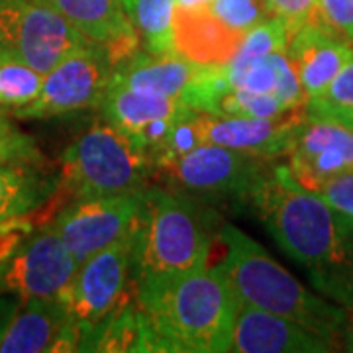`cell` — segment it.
Here are the masks:
<instances>
[{
	"label": "cell",
	"mask_w": 353,
	"mask_h": 353,
	"mask_svg": "<svg viewBox=\"0 0 353 353\" xmlns=\"http://www.w3.org/2000/svg\"><path fill=\"white\" fill-rule=\"evenodd\" d=\"M122 4L138 32L141 50L155 55L176 53L173 46L175 0H122Z\"/></svg>",
	"instance_id": "obj_24"
},
{
	"label": "cell",
	"mask_w": 353,
	"mask_h": 353,
	"mask_svg": "<svg viewBox=\"0 0 353 353\" xmlns=\"http://www.w3.org/2000/svg\"><path fill=\"white\" fill-rule=\"evenodd\" d=\"M312 22L353 43V0H316Z\"/></svg>",
	"instance_id": "obj_32"
},
{
	"label": "cell",
	"mask_w": 353,
	"mask_h": 353,
	"mask_svg": "<svg viewBox=\"0 0 353 353\" xmlns=\"http://www.w3.org/2000/svg\"><path fill=\"white\" fill-rule=\"evenodd\" d=\"M81 322L63 301H28L20 304L0 338V353L79 352Z\"/></svg>",
	"instance_id": "obj_14"
},
{
	"label": "cell",
	"mask_w": 353,
	"mask_h": 353,
	"mask_svg": "<svg viewBox=\"0 0 353 353\" xmlns=\"http://www.w3.org/2000/svg\"><path fill=\"white\" fill-rule=\"evenodd\" d=\"M287 55L310 101L320 97L350 61L353 43L316 22H308L289 38Z\"/></svg>",
	"instance_id": "obj_18"
},
{
	"label": "cell",
	"mask_w": 353,
	"mask_h": 353,
	"mask_svg": "<svg viewBox=\"0 0 353 353\" xmlns=\"http://www.w3.org/2000/svg\"><path fill=\"white\" fill-rule=\"evenodd\" d=\"M304 108L285 114L281 118H243L196 112L194 124L199 130L201 143H214L265 161H273L287 152L290 134L301 120Z\"/></svg>",
	"instance_id": "obj_15"
},
{
	"label": "cell",
	"mask_w": 353,
	"mask_h": 353,
	"mask_svg": "<svg viewBox=\"0 0 353 353\" xmlns=\"http://www.w3.org/2000/svg\"><path fill=\"white\" fill-rule=\"evenodd\" d=\"M269 18H277L287 26L289 36L299 28L312 22L316 0H263Z\"/></svg>",
	"instance_id": "obj_33"
},
{
	"label": "cell",
	"mask_w": 353,
	"mask_h": 353,
	"mask_svg": "<svg viewBox=\"0 0 353 353\" xmlns=\"http://www.w3.org/2000/svg\"><path fill=\"white\" fill-rule=\"evenodd\" d=\"M306 110L314 114L336 116L340 120H347L353 116V55L350 61L341 67V71L334 77L328 88L306 102Z\"/></svg>",
	"instance_id": "obj_30"
},
{
	"label": "cell",
	"mask_w": 353,
	"mask_h": 353,
	"mask_svg": "<svg viewBox=\"0 0 353 353\" xmlns=\"http://www.w3.org/2000/svg\"><path fill=\"white\" fill-rule=\"evenodd\" d=\"M20 304L22 303L16 296L0 290V338H2L4 330L8 326V322L12 320V316L16 314V310L20 308Z\"/></svg>",
	"instance_id": "obj_36"
},
{
	"label": "cell",
	"mask_w": 353,
	"mask_h": 353,
	"mask_svg": "<svg viewBox=\"0 0 353 353\" xmlns=\"http://www.w3.org/2000/svg\"><path fill=\"white\" fill-rule=\"evenodd\" d=\"M116 65L102 46L87 41L43 75L38 99L8 110L18 120H43L83 110H101Z\"/></svg>",
	"instance_id": "obj_6"
},
{
	"label": "cell",
	"mask_w": 353,
	"mask_h": 353,
	"mask_svg": "<svg viewBox=\"0 0 353 353\" xmlns=\"http://www.w3.org/2000/svg\"><path fill=\"white\" fill-rule=\"evenodd\" d=\"M243 32L224 24L206 8H175L173 46L179 55L199 65H226L240 50Z\"/></svg>",
	"instance_id": "obj_20"
},
{
	"label": "cell",
	"mask_w": 353,
	"mask_h": 353,
	"mask_svg": "<svg viewBox=\"0 0 353 353\" xmlns=\"http://www.w3.org/2000/svg\"><path fill=\"white\" fill-rule=\"evenodd\" d=\"M334 345L289 318L240 304L230 353H328Z\"/></svg>",
	"instance_id": "obj_16"
},
{
	"label": "cell",
	"mask_w": 353,
	"mask_h": 353,
	"mask_svg": "<svg viewBox=\"0 0 353 353\" xmlns=\"http://www.w3.org/2000/svg\"><path fill=\"white\" fill-rule=\"evenodd\" d=\"M88 39L41 0H0V51L48 73Z\"/></svg>",
	"instance_id": "obj_7"
},
{
	"label": "cell",
	"mask_w": 353,
	"mask_h": 353,
	"mask_svg": "<svg viewBox=\"0 0 353 353\" xmlns=\"http://www.w3.org/2000/svg\"><path fill=\"white\" fill-rule=\"evenodd\" d=\"M57 176L46 163L0 167V222L34 214L50 201Z\"/></svg>",
	"instance_id": "obj_22"
},
{
	"label": "cell",
	"mask_w": 353,
	"mask_h": 353,
	"mask_svg": "<svg viewBox=\"0 0 353 353\" xmlns=\"http://www.w3.org/2000/svg\"><path fill=\"white\" fill-rule=\"evenodd\" d=\"M143 352L226 353L238 299L216 265L136 285Z\"/></svg>",
	"instance_id": "obj_1"
},
{
	"label": "cell",
	"mask_w": 353,
	"mask_h": 353,
	"mask_svg": "<svg viewBox=\"0 0 353 353\" xmlns=\"http://www.w3.org/2000/svg\"><path fill=\"white\" fill-rule=\"evenodd\" d=\"M136 294L134 226L120 240L79 263L61 301L83 328L101 322Z\"/></svg>",
	"instance_id": "obj_9"
},
{
	"label": "cell",
	"mask_w": 353,
	"mask_h": 353,
	"mask_svg": "<svg viewBox=\"0 0 353 353\" xmlns=\"http://www.w3.org/2000/svg\"><path fill=\"white\" fill-rule=\"evenodd\" d=\"M34 220H36L34 214H30L24 218L8 220V222H0V259L12 248H16L26 234H30L36 228Z\"/></svg>",
	"instance_id": "obj_35"
},
{
	"label": "cell",
	"mask_w": 353,
	"mask_h": 353,
	"mask_svg": "<svg viewBox=\"0 0 353 353\" xmlns=\"http://www.w3.org/2000/svg\"><path fill=\"white\" fill-rule=\"evenodd\" d=\"M308 277L324 299L341 308L347 322V352H353V261L310 271Z\"/></svg>",
	"instance_id": "obj_27"
},
{
	"label": "cell",
	"mask_w": 353,
	"mask_h": 353,
	"mask_svg": "<svg viewBox=\"0 0 353 353\" xmlns=\"http://www.w3.org/2000/svg\"><path fill=\"white\" fill-rule=\"evenodd\" d=\"M212 0H175V8H187V10H194V8H206L210 6Z\"/></svg>",
	"instance_id": "obj_37"
},
{
	"label": "cell",
	"mask_w": 353,
	"mask_h": 353,
	"mask_svg": "<svg viewBox=\"0 0 353 353\" xmlns=\"http://www.w3.org/2000/svg\"><path fill=\"white\" fill-rule=\"evenodd\" d=\"M155 176L153 159L110 122L94 120L61 155L57 187L38 210L39 226L77 199L139 192Z\"/></svg>",
	"instance_id": "obj_4"
},
{
	"label": "cell",
	"mask_w": 353,
	"mask_h": 353,
	"mask_svg": "<svg viewBox=\"0 0 353 353\" xmlns=\"http://www.w3.org/2000/svg\"><path fill=\"white\" fill-rule=\"evenodd\" d=\"M206 67L208 65L192 63L179 53L155 55L141 50L130 61L116 67L112 83L145 94L171 97L185 102V97L204 75Z\"/></svg>",
	"instance_id": "obj_19"
},
{
	"label": "cell",
	"mask_w": 353,
	"mask_h": 353,
	"mask_svg": "<svg viewBox=\"0 0 353 353\" xmlns=\"http://www.w3.org/2000/svg\"><path fill=\"white\" fill-rule=\"evenodd\" d=\"M345 122H347V124H352V126H353V116H352V118H347Z\"/></svg>",
	"instance_id": "obj_38"
},
{
	"label": "cell",
	"mask_w": 353,
	"mask_h": 353,
	"mask_svg": "<svg viewBox=\"0 0 353 353\" xmlns=\"http://www.w3.org/2000/svg\"><path fill=\"white\" fill-rule=\"evenodd\" d=\"M289 30L277 18H265L263 22L253 26L243 34L240 50L234 55V59L226 63V71L234 73L248 63H252L259 57H265L275 51H285L289 46Z\"/></svg>",
	"instance_id": "obj_26"
},
{
	"label": "cell",
	"mask_w": 353,
	"mask_h": 353,
	"mask_svg": "<svg viewBox=\"0 0 353 353\" xmlns=\"http://www.w3.org/2000/svg\"><path fill=\"white\" fill-rule=\"evenodd\" d=\"M210 238L196 206L161 187L141 190L134 222V283L208 267Z\"/></svg>",
	"instance_id": "obj_5"
},
{
	"label": "cell",
	"mask_w": 353,
	"mask_h": 353,
	"mask_svg": "<svg viewBox=\"0 0 353 353\" xmlns=\"http://www.w3.org/2000/svg\"><path fill=\"white\" fill-rule=\"evenodd\" d=\"M61 12L92 43L102 46L116 67L141 51L138 32L122 0H41Z\"/></svg>",
	"instance_id": "obj_17"
},
{
	"label": "cell",
	"mask_w": 353,
	"mask_h": 353,
	"mask_svg": "<svg viewBox=\"0 0 353 353\" xmlns=\"http://www.w3.org/2000/svg\"><path fill=\"white\" fill-rule=\"evenodd\" d=\"M226 73L232 87L245 88L259 94H273L289 112L301 110L308 102L287 50L269 53L234 73Z\"/></svg>",
	"instance_id": "obj_21"
},
{
	"label": "cell",
	"mask_w": 353,
	"mask_h": 353,
	"mask_svg": "<svg viewBox=\"0 0 353 353\" xmlns=\"http://www.w3.org/2000/svg\"><path fill=\"white\" fill-rule=\"evenodd\" d=\"M312 192L320 194L334 210L353 222V169L332 176Z\"/></svg>",
	"instance_id": "obj_34"
},
{
	"label": "cell",
	"mask_w": 353,
	"mask_h": 353,
	"mask_svg": "<svg viewBox=\"0 0 353 353\" xmlns=\"http://www.w3.org/2000/svg\"><path fill=\"white\" fill-rule=\"evenodd\" d=\"M101 110L102 118L126 134L153 163L176 124L196 112L181 99L145 94L116 83H110Z\"/></svg>",
	"instance_id": "obj_13"
},
{
	"label": "cell",
	"mask_w": 353,
	"mask_h": 353,
	"mask_svg": "<svg viewBox=\"0 0 353 353\" xmlns=\"http://www.w3.org/2000/svg\"><path fill=\"white\" fill-rule=\"evenodd\" d=\"M26 163H46V157L36 139L16 126L12 114L0 106V167Z\"/></svg>",
	"instance_id": "obj_29"
},
{
	"label": "cell",
	"mask_w": 353,
	"mask_h": 353,
	"mask_svg": "<svg viewBox=\"0 0 353 353\" xmlns=\"http://www.w3.org/2000/svg\"><path fill=\"white\" fill-rule=\"evenodd\" d=\"M43 73L10 53L0 51V106L16 110L38 99Z\"/></svg>",
	"instance_id": "obj_25"
},
{
	"label": "cell",
	"mask_w": 353,
	"mask_h": 353,
	"mask_svg": "<svg viewBox=\"0 0 353 353\" xmlns=\"http://www.w3.org/2000/svg\"><path fill=\"white\" fill-rule=\"evenodd\" d=\"M208 10L224 24L243 34L269 18L263 0H212Z\"/></svg>",
	"instance_id": "obj_31"
},
{
	"label": "cell",
	"mask_w": 353,
	"mask_h": 353,
	"mask_svg": "<svg viewBox=\"0 0 353 353\" xmlns=\"http://www.w3.org/2000/svg\"><path fill=\"white\" fill-rule=\"evenodd\" d=\"M214 114L243 116V118H281L289 114V110L273 94H259L245 88L234 87L220 99Z\"/></svg>",
	"instance_id": "obj_28"
},
{
	"label": "cell",
	"mask_w": 353,
	"mask_h": 353,
	"mask_svg": "<svg viewBox=\"0 0 353 353\" xmlns=\"http://www.w3.org/2000/svg\"><path fill=\"white\" fill-rule=\"evenodd\" d=\"M79 261L50 226L34 228L0 259V290L20 303L63 296Z\"/></svg>",
	"instance_id": "obj_8"
},
{
	"label": "cell",
	"mask_w": 353,
	"mask_h": 353,
	"mask_svg": "<svg viewBox=\"0 0 353 353\" xmlns=\"http://www.w3.org/2000/svg\"><path fill=\"white\" fill-rule=\"evenodd\" d=\"M269 161L214 143L159 159L155 175L183 192L212 199H245Z\"/></svg>",
	"instance_id": "obj_10"
},
{
	"label": "cell",
	"mask_w": 353,
	"mask_h": 353,
	"mask_svg": "<svg viewBox=\"0 0 353 353\" xmlns=\"http://www.w3.org/2000/svg\"><path fill=\"white\" fill-rule=\"evenodd\" d=\"M139 192L77 199L65 204L48 224L79 263L128 234L139 210Z\"/></svg>",
	"instance_id": "obj_12"
},
{
	"label": "cell",
	"mask_w": 353,
	"mask_h": 353,
	"mask_svg": "<svg viewBox=\"0 0 353 353\" xmlns=\"http://www.w3.org/2000/svg\"><path fill=\"white\" fill-rule=\"evenodd\" d=\"M220 241L224 257L218 267L238 303L285 316L330 341L336 352H347V322L340 306L310 292L240 228L232 224L222 228Z\"/></svg>",
	"instance_id": "obj_3"
},
{
	"label": "cell",
	"mask_w": 353,
	"mask_h": 353,
	"mask_svg": "<svg viewBox=\"0 0 353 353\" xmlns=\"http://www.w3.org/2000/svg\"><path fill=\"white\" fill-rule=\"evenodd\" d=\"M243 201L279 248L308 273L353 261L352 220L299 185L285 163L267 165Z\"/></svg>",
	"instance_id": "obj_2"
},
{
	"label": "cell",
	"mask_w": 353,
	"mask_h": 353,
	"mask_svg": "<svg viewBox=\"0 0 353 353\" xmlns=\"http://www.w3.org/2000/svg\"><path fill=\"white\" fill-rule=\"evenodd\" d=\"M283 157L290 176L304 189L316 190L332 176L353 169V126L304 108Z\"/></svg>",
	"instance_id": "obj_11"
},
{
	"label": "cell",
	"mask_w": 353,
	"mask_h": 353,
	"mask_svg": "<svg viewBox=\"0 0 353 353\" xmlns=\"http://www.w3.org/2000/svg\"><path fill=\"white\" fill-rule=\"evenodd\" d=\"M79 352H143L136 294L101 322L83 328Z\"/></svg>",
	"instance_id": "obj_23"
}]
</instances>
